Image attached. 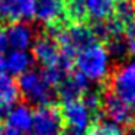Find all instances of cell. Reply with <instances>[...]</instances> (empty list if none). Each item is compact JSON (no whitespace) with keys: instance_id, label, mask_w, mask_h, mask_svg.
<instances>
[{"instance_id":"6da1fadb","label":"cell","mask_w":135,"mask_h":135,"mask_svg":"<svg viewBox=\"0 0 135 135\" xmlns=\"http://www.w3.org/2000/svg\"><path fill=\"white\" fill-rule=\"evenodd\" d=\"M74 68L87 80L105 83L109 77V52L102 42L86 47L76 55Z\"/></svg>"},{"instance_id":"7a4b0ae2","label":"cell","mask_w":135,"mask_h":135,"mask_svg":"<svg viewBox=\"0 0 135 135\" xmlns=\"http://www.w3.org/2000/svg\"><path fill=\"white\" fill-rule=\"evenodd\" d=\"M18 87L21 91V96L26 102L33 103L36 106L52 105L55 99L57 90L47 83L41 71H26L22 76H19Z\"/></svg>"},{"instance_id":"3957f363","label":"cell","mask_w":135,"mask_h":135,"mask_svg":"<svg viewBox=\"0 0 135 135\" xmlns=\"http://www.w3.org/2000/svg\"><path fill=\"white\" fill-rule=\"evenodd\" d=\"M102 113L112 120V123L120 126L125 132H132L135 129V110L131 105L116 97L110 90L102 86Z\"/></svg>"},{"instance_id":"277c9868","label":"cell","mask_w":135,"mask_h":135,"mask_svg":"<svg viewBox=\"0 0 135 135\" xmlns=\"http://www.w3.org/2000/svg\"><path fill=\"white\" fill-rule=\"evenodd\" d=\"M105 87L110 90L116 97L126 102L128 105H135V62L118 67L112 74H109L105 83Z\"/></svg>"},{"instance_id":"5b68a950","label":"cell","mask_w":135,"mask_h":135,"mask_svg":"<svg viewBox=\"0 0 135 135\" xmlns=\"http://www.w3.org/2000/svg\"><path fill=\"white\" fill-rule=\"evenodd\" d=\"M62 129L64 122L60 106H36L32 113V131L35 132V135H61Z\"/></svg>"},{"instance_id":"8992f818","label":"cell","mask_w":135,"mask_h":135,"mask_svg":"<svg viewBox=\"0 0 135 135\" xmlns=\"http://www.w3.org/2000/svg\"><path fill=\"white\" fill-rule=\"evenodd\" d=\"M60 110H61L64 126H68V128H74L84 132L94 122V118L91 116L89 109L83 105L81 100L62 102L60 105Z\"/></svg>"},{"instance_id":"52a82bcc","label":"cell","mask_w":135,"mask_h":135,"mask_svg":"<svg viewBox=\"0 0 135 135\" xmlns=\"http://www.w3.org/2000/svg\"><path fill=\"white\" fill-rule=\"evenodd\" d=\"M36 0H2L0 10L4 21L13 22H25L35 18Z\"/></svg>"},{"instance_id":"ba28073f","label":"cell","mask_w":135,"mask_h":135,"mask_svg":"<svg viewBox=\"0 0 135 135\" xmlns=\"http://www.w3.org/2000/svg\"><path fill=\"white\" fill-rule=\"evenodd\" d=\"M87 90H89L87 79L83 74H80L77 70H73L58 84L57 94L61 97L62 102H71V100H80Z\"/></svg>"},{"instance_id":"9c48e42d","label":"cell","mask_w":135,"mask_h":135,"mask_svg":"<svg viewBox=\"0 0 135 135\" xmlns=\"http://www.w3.org/2000/svg\"><path fill=\"white\" fill-rule=\"evenodd\" d=\"M32 55L44 67H50V65L61 62V52H60L58 44L55 42V39H52L48 35L36 38L32 47Z\"/></svg>"},{"instance_id":"30bf717a","label":"cell","mask_w":135,"mask_h":135,"mask_svg":"<svg viewBox=\"0 0 135 135\" xmlns=\"http://www.w3.org/2000/svg\"><path fill=\"white\" fill-rule=\"evenodd\" d=\"M35 18L45 26L67 23L64 12V0H36Z\"/></svg>"},{"instance_id":"8fae6325","label":"cell","mask_w":135,"mask_h":135,"mask_svg":"<svg viewBox=\"0 0 135 135\" xmlns=\"http://www.w3.org/2000/svg\"><path fill=\"white\" fill-rule=\"evenodd\" d=\"M6 29L9 48L12 51H25L32 44V29L23 22L12 23Z\"/></svg>"},{"instance_id":"7c38bea8","label":"cell","mask_w":135,"mask_h":135,"mask_svg":"<svg viewBox=\"0 0 135 135\" xmlns=\"http://www.w3.org/2000/svg\"><path fill=\"white\" fill-rule=\"evenodd\" d=\"M115 2L116 0H84L87 21H93L94 23H97L113 18Z\"/></svg>"},{"instance_id":"4fadbf2b","label":"cell","mask_w":135,"mask_h":135,"mask_svg":"<svg viewBox=\"0 0 135 135\" xmlns=\"http://www.w3.org/2000/svg\"><path fill=\"white\" fill-rule=\"evenodd\" d=\"M6 125L12 126L13 129L19 131L21 134L29 132L32 129V112L25 105L12 108L6 118Z\"/></svg>"},{"instance_id":"5bb4252c","label":"cell","mask_w":135,"mask_h":135,"mask_svg":"<svg viewBox=\"0 0 135 135\" xmlns=\"http://www.w3.org/2000/svg\"><path fill=\"white\" fill-rule=\"evenodd\" d=\"M21 97L18 83L9 74H0V108L12 109Z\"/></svg>"},{"instance_id":"9a60e30c","label":"cell","mask_w":135,"mask_h":135,"mask_svg":"<svg viewBox=\"0 0 135 135\" xmlns=\"http://www.w3.org/2000/svg\"><path fill=\"white\" fill-rule=\"evenodd\" d=\"M6 60V71L12 76H22L23 73L29 71L32 65V57L26 51H10L9 54H4Z\"/></svg>"},{"instance_id":"2e32d148","label":"cell","mask_w":135,"mask_h":135,"mask_svg":"<svg viewBox=\"0 0 135 135\" xmlns=\"http://www.w3.org/2000/svg\"><path fill=\"white\" fill-rule=\"evenodd\" d=\"M64 12L67 23H86L87 13H86L84 0H64Z\"/></svg>"},{"instance_id":"e0dca14e","label":"cell","mask_w":135,"mask_h":135,"mask_svg":"<svg viewBox=\"0 0 135 135\" xmlns=\"http://www.w3.org/2000/svg\"><path fill=\"white\" fill-rule=\"evenodd\" d=\"M113 18H116L123 25L125 33V28L135 23V0H116Z\"/></svg>"},{"instance_id":"ac0fdd59","label":"cell","mask_w":135,"mask_h":135,"mask_svg":"<svg viewBox=\"0 0 135 135\" xmlns=\"http://www.w3.org/2000/svg\"><path fill=\"white\" fill-rule=\"evenodd\" d=\"M86 135H126V132L120 126L112 122H106L102 118H99L89 126Z\"/></svg>"},{"instance_id":"d6986e66","label":"cell","mask_w":135,"mask_h":135,"mask_svg":"<svg viewBox=\"0 0 135 135\" xmlns=\"http://www.w3.org/2000/svg\"><path fill=\"white\" fill-rule=\"evenodd\" d=\"M105 47L108 50L109 55H113L116 58H122L125 54H128V47H126V41L122 36L113 38L110 41L105 42Z\"/></svg>"},{"instance_id":"ffe728a7","label":"cell","mask_w":135,"mask_h":135,"mask_svg":"<svg viewBox=\"0 0 135 135\" xmlns=\"http://www.w3.org/2000/svg\"><path fill=\"white\" fill-rule=\"evenodd\" d=\"M9 41H7L6 29L0 26V54H6L9 51Z\"/></svg>"},{"instance_id":"44dd1931","label":"cell","mask_w":135,"mask_h":135,"mask_svg":"<svg viewBox=\"0 0 135 135\" xmlns=\"http://www.w3.org/2000/svg\"><path fill=\"white\" fill-rule=\"evenodd\" d=\"M0 135H22V134L16 129H13L12 126L6 125V123H0Z\"/></svg>"},{"instance_id":"7402d4cb","label":"cell","mask_w":135,"mask_h":135,"mask_svg":"<svg viewBox=\"0 0 135 135\" xmlns=\"http://www.w3.org/2000/svg\"><path fill=\"white\" fill-rule=\"evenodd\" d=\"M126 47H128V54L132 57H135V36L126 39Z\"/></svg>"},{"instance_id":"603a6c76","label":"cell","mask_w":135,"mask_h":135,"mask_svg":"<svg viewBox=\"0 0 135 135\" xmlns=\"http://www.w3.org/2000/svg\"><path fill=\"white\" fill-rule=\"evenodd\" d=\"M61 135H86L83 131H79V129H74V128H68V126H64Z\"/></svg>"},{"instance_id":"cb8c5ba5","label":"cell","mask_w":135,"mask_h":135,"mask_svg":"<svg viewBox=\"0 0 135 135\" xmlns=\"http://www.w3.org/2000/svg\"><path fill=\"white\" fill-rule=\"evenodd\" d=\"M0 74H7V71H6V60H4V54H0Z\"/></svg>"},{"instance_id":"d4e9b609","label":"cell","mask_w":135,"mask_h":135,"mask_svg":"<svg viewBox=\"0 0 135 135\" xmlns=\"http://www.w3.org/2000/svg\"><path fill=\"white\" fill-rule=\"evenodd\" d=\"M3 21H4V18H3V15H2V10H0V25H2Z\"/></svg>"},{"instance_id":"484cf974","label":"cell","mask_w":135,"mask_h":135,"mask_svg":"<svg viewBox=\"0 0 135 135\" xmlns=\"http://www.w3.org/2000/svg\"><path fill=\"white\" fill-rule=\"evenodd\" d=\"M0 2H2V0H0Z\"/></svg>"}]
</instances>
